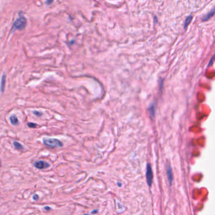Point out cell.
Returning <instances> with one entry per match:
<instances>
[{
    "label": "cell",
    "mask_w": 215,
    "mask_h": 215,
    "mask_svg": "<svg viewBox=\"0 0 215 215\" xmlns=\"http://www.w3.org/2000/svg\"><path fill=\"white\" fill-rule=\"evenodd\" d=\"M98 213V210H96V209H95V210H94V211H93L91 212L92 214H96V213Z\"/></svg>",
    "instance_id": "cell-17"
},
{
    "label": "cell",
    "mask_w": 215,
    "mask_h": 215,
    "mask_svg": "<svg viewBox=\"0 0 215 215\" xmlns=\"http://www.w3.org/2000/svg\"><path fill=\"white\" fill-rule=\"evenodd\" d=\"M215 14V6L214 8L211 10L208 14H206L204 16H203L202 18V21L203 22H206V21H208L209 20L211 17H213L214 16V15Z\"/></svg>",
    "instance_id": "cell-5"
},
{
    "label": "cell",
    "mask_w": 215,
    "mask_h": 215,
    "mask_svg": "<svg viewBox=\"0 0 215 215\" xmlns=\"http://www.w3.org/2000/svg\"><path fill=\"white\" fill-rule=\"evenodd\" d=\"M1 167H2V162L1 160H0V169H1Z\"/></svg>",
    "instance_id": "cell-19"
},
{
    "label": "cell",
    "mask_w": 215,
    "mask_h": 215,
    "mask_svg": "<svg viewBox=\"0 0 215 215\" xmlns=\"http://www.w3.org/2000/svg\"><path fill=\"white\" fill-rule=\"evenodd\" d=\"M149 112L152 118H154L155 116V106H154V104L153 103L149 106Z\"/></svg>",
    "instance_id": "cell-11"
},
{
    "label": "cell",
    "mask_w": 215,
    "mask_h": 215,
    "mask_svg": "<svg viewBox=\"0 0 215 215\" xmlns=\"http://www.w3.org/2000/svg\"><path fill=\"white\" fill-rule=\"evenodd\" d=\"M6 76L5 74H4L2 78L1 85H0V90H1L2 93H3L5 91V84H6Z\"/></svg>",
    "instance_id": "cell-7"
},
{
    "label": "cell",
    "mask_w": 215,
    "mask_h": 215,
    "mask_svg": "<svg viewBox=\"0 0 215 215\" xmlns=\"http://www.w3.org/2000/svg\"><path fill=\"white\" fill-rule=\"evenodd\" d=\"M157 22V16H154V23H156Z\"/></svg>",
    "instance_id": "cell-16"
},
{
    "label": "cell",
    "mask_w": 215,
    "mask_h": 215,
    "mask_svg": "<svg viewBox=\"0 0 215 215\" xmlns=\"http://www.w3.org/2000/svg\"><path fill=\"white\" fill-rule=\"evenodd\" d=\"M33 165L36 168H37L39 169H44L49 167V164L44 160L36 161V162H34Z\"/></svg>",
    "instance_id": "cell-4"
},
{
    "label": "cell",
    "mask_w": 215,
    "mask_h": 215,
    "mask_svg": "<svg viewBox=\"0 0 215 215\" xmlns=\"http://www.w3.org/2000/svg\"><path fill=\"white\" fill-rule=\"evenodd\" d=\"M27 125H28V127H29L30 128H32V129H34L37 127V124L33 123H28L27 124Z\"/></svg>",
    "instance_id": "cell-12"
},
{
    "label": "cell",
    "mask_w": 215,
    "mask_h": 215,
    "mask_svg": "<svg viewBox=\"0 0 215 215\" xmlns=\"http://www.w3.org/2000/svg\"><path fill=\"white\" fill-rule=\"evenodd\" d=\"M45 209L46 210H50V208L47 206V207H45Z\"/></svg>",
    "instance_id": "cell-18"
},
{
    "label": "cell",
    "mask_w": 215,
    "mask_h": 215,
    "mask_svg": "<svg viewBox=\"0 0 215 215\" xmlns=\"http://www.w3.org/2000/svg\"><path fill=\"white\" fill-rule=\"evenodd\" d=\"M167 177L169 179L170 185H172V181H173V174H172V169L169 165L167 166Z\"/></svg>",
    "instance_id": "cell-6"
},
{
    "label": "cell",
    "mask_w": 215,
    "mask_h": 215,
    "mask_svg": "<svg viewBox=\"0 0 215 215\" xmlns=\"http://www.w3.org/2000/svg\"><path fill=\"white\" fill-rule=\"evenodd\" d=\"M33 199L35 201H37L39 199V197L37 194H34L33 196Z\"/></svg>",
    "instance_id": "cell-14"
},
{
    "label": "cell",
    "mask_w": 215,
    "mask_h": 215,
    "mask_svg": "<svg viewBox=\"0 0 215 215\" xmlns=\"http://www.w3.org/2000/svg\"><path fill=\"white\" fill-rule=\"evenodd\" d=\"M13 145L15 147V148L16 149V150H23V146L19 142H18L16 141H13Z\"/></svg>",
    "instance_id": "cell-10"
},
{
    "label": "cell",
    "mask_w": 215,
    "mask_h": 215,
    "mask_svg": "<svg viewBox=\"0 0 215 215\" xmlns=\"http://www.w3.org/2000/svg\"><path fill=\"white\" fill-rule=\"evenodd\" d=\"M153 172L152 170V167L150 164H147V171H146V178L147 184L150 187L153 183Z\"/></svg>",
    "instance_id": "cell-3"
},
{
    "label": "cell",
    "mask_w": 215,
    "mask_h": 215,
    "mask_svg": "<svg viewBox=\"0 0 215 215\" xmlns=\"http://www.w3.org/2000/svg\"><path fill=\"white\" fill-rule=\"evenodd\" d=\"M192 20V16H191V15H189L186 18V20H185V23H184V29L187 28V27H188L189 23L191 22Z\"/></svg>",
    "instance_id": "cell-9"
},
{
    "label": "cell",
    "mask_w": 215,
    "mask_h": 215,
    "mask_svg": "<svg viewBox=\"0 0 215 215\" xmlns=\"http://www.w3.org/2000/svg\"><path fill=\"white\" fill-rule=\"evenodd\" d=\"M53 2V0H46L45 2V4L47 5H50V4H52Z\"/></svg>",
    "instance_id": "cell-15"
},
{
    "label": "cell",
    "mask_w": 215,
    "mask_h": 215,
    "mask_svg": "<svg viewBox=\"0 0 215 215\" xmlns=\"http://www.w3.org/2000/svg\"><path fill=\"white\" fill-rule=\"evenodd\" d=\"M44 145L51 148L60 147L63 145L61 141L56 138H45L43 140Z\"/></svg>",
    "instance_id": "cell-2"
},
{
    "label": "cell",
    "mask_w": 215,
    "mask_h": 215,
    "mask_svg": "<svg viewBox=\"0 0 215 215\" xmlns=\"http://www.w3.org/2000/svg\"><path fill=\"white\" fill-rule=\"evenodd\" d=\"M84 215H88V214H84Z\"/></svg>",
    "instance_id": "cell-21"
},
{
    "label": "cell",
    "mask_w": 215,
    "mask_h": 215,
    "mask_svg": "<svg viewBox=\"0 0 215 215\" xmlns=\"http://www.w3.org/2000/svg\"><path fill=\"white\" fill-rule=\"evenodd\" d=\"M118 184L119 185V186H120H120H121V184L120 183H118Z\"/></svg>",
    "instance_id": "cell-20"
},
{
    "label": "cell",
    "mask_w": 215,
    "mask_h": 215,
    "mask_svg": "<svg viewBox=\"0 0 215 215\" xmlns=\"http://www.w3.org/2000/svg\"><path fill=\"white\" fill-rule=\"evenodd\" d=\"M26 25V18L23 15H20L13 23L11 28V32H14L16 30H23L25 28Z\"/></svg>",
    "instance_id": "cell-1"
},
{
    "label": "cell",
    "mask_w": 215,
    "mask_h": 215,
    "mask_svg": "<svg viewBox=\"0 0 215 215\" xmlns=\"http://www.w3.org/2000/svg\"><path fill=\"white\" fill-rule=\"evenodd\" d=\"M10 122L13 125H18L19 124V121L18 120L16 115H11L10 117Z\"/></svg>",
    "instance_id": "cell-8"
},
{
    "label": "cell",
    "mask_w": 215,
    "mask_h": 215,
    "mask_svg": "<svg viewBox=\"0 0 215 215\" xmlns=\"http://www.w3.org/2000/svg\"><path fill=\"white\" fill-rule=\"evenodd\" d=\"M33 114H34L35 115L37 116H38V117H40V116H41L42 115V113H40V112H37V111H34V112H33Z\"/></svg>",
    "instance_id": "cell-13"
}]
</instances>
